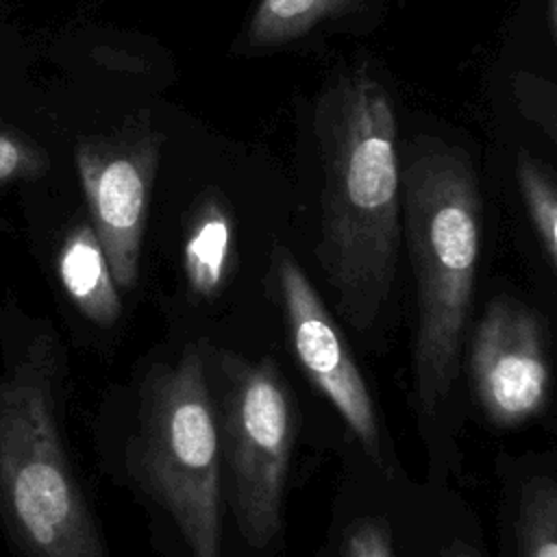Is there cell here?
<instances>
[{"label": "cell", "instance_id": "6da1fadb", "mask_svg": "<svg viewBox=\"0 0 557 557\" xmlns=\"http://www.w3.org/2000/svg\"><path fill=\"white\" fill-rule=\"evenodd\" d=\"M313 128L324 172L318 259L339 315L366 331L389 298L398 261L396 115L385 87L352 70L320 94Z\"/></svg>", "mask_w": 557, "mask_h": 557}, {"label": "cell", "instance_id": "7a4b0ae2", "mask_svg": "<svg viewBox=\"0 0 557 557\" xmlns=\"http://www.w3.org/2000/svg\"><path fill=\"white\" fill-rule=\"evenodd\" d=\"M405 237L416 276L413 394L433 416L459 376L474 294L481 196L470 157L437 137H413L400 168Z\"/></svg>", "mask_w": 557, "mask_h": 557}, {"label": "cell", "instance_id": "3957f363", "mask_svg": "<svg viewBox=\"0 0 557 557\" xmlns=\"http://www.w3.org/2000/svg\"><path fill=\"white\" fill-rule=\"evenodd\" d=\"M54 379L46 337L0 379V516L24 557H107L65 455Z\"/></svg>", "mask_w": 557, "mask_h": 557}, {"label": "cell", "instance_id": "277c9868", "mask_svg": "<svg viewBox=\"0 0 557 557\" xmlns=\"http://www.w3.org/2000/svg\"><path fill=\"white\" fill-rule=\"evenodd\" d=\"M131 466L174 520L191 557H220V440L202 352L157 368L141 396Z\"/></svg>", "mask_w": 557, "mask_h": 557}, {"label": "cell", "instance_id": "5b68a950", "mask_svg": "<svg viewBox=\"0 0 557 557\" xmlns=\"http://www.w3.org/2000/svg\"><path fill=\"white\" fill-rule=\"evenodd\" d=\"M215 374L213 409L233 516L244 540L265 548L283 524L285 481L298 435L296 403L270 359L218 352Z\"/></svg>", "mask_w": 557, "mask_h": 557}, {"label": "cell", "instance_id": "8992f818", "mask_svg": "<svg viewBox=\"0 0 557 557\" xmlns=\"http://www.w3.org/2000/svg\"><path fill=\"white\" fill-rule=\"evenodd\" d=\"M163 133L133 122L111 135L87 137L76 146V170L117 289L139 278L141 242L150 194L157 181Z\"/></svg>", "mask_w": 557, "mask_h": 557}, {"label": "cell", "instance_id": "52a82bcc", "mask_svg": "<svg viewBox=\"0 0 557 557\" xmlns=\"http://www.w3.org/2000/svg\"><path fill=\"white\" fill-rule=\"evenodd\" d=\"M272 276L296 359L363 450L381 466L383 440L370 389L318 289L283 246L272 250Z\"/></svg>", "mask_w": 557, "mask_h": 557}, {"label": "cell", "instance_id": "ba28073f", "mask_svg": "<svg viewBox=\"0 0 557 557\" xmlns=\"http://www.w3.org/2000/svg\"><path fill=\"white\" fill-rule=\"evenodd\" d=\"M470 376L487 420L518 426L546 407L550 368L542 318L511 296L494 298L470 344Z\"/></svg>", "mask_w": 557, "mask_h": 557}, {"label": "cell", "instance_id": "9c48e42d", "mask_svg": "<svg viewBox=\"0 0 557 557\" xmlns=\"http://www.w3.org/2000/svg\"><path fill=\"white\" fill-rule=\"evenodd\" d=\"M59 281L74 307L94 324L111 326L122 313L120 289L91 224H76L57 257Z\"/></svg>", "mask_w": 557, "mask_h": 557}, {"label": "cell", "instance_id": "30bf717a", "mask_svg": "<svg viewBox=\"0 0 557 557\" xmlns=\"http://www.w3.org/2000/svg\"><path fill=\"white\" fill-rule=\"evenodd\" d=\"M233 250V220L215 194H205L187 222L183 242V270L191 294L213 298L220 294Z\"/></svg>", "mask_w": 557, "mask_h": 557}, {"label": "cell", "instance_id": "8fae6325", "mask_svg": "<svg viewBox=\"0 0 557 557\" xmlns=\"http://www.w3.org/2000/svg\"><path fill=\"white\" fill-rule=\"evenodd\" d=\"M363 0H259L248 41L255 46H278L302 37L326 20L355 11Z\"/></svg>", "mask_w": 557, "mask_h": 557}, {"label": "cell", "instance_id": "7c38bea8", "mask_svg": "<svg viewBox=\"0 0 557 557\" xmlns=\"http://www.w3.org/2000/svg\"><path fill=\"white\" fill-rule=\"evenodd\" d=\"M513 535L518 557H557V487L550 476H537L522 490Z\"/></svg>", "mask_w": 557, "mask_h": 557}, {"label": "cell", "instance_id": "4fadbf2b", "mask_svg": "<svg viewBox=\"0 0 557 557\" xmlns=\"http://www.w3.org/2000/svg\"><path fill=\"white\" fill-rule=\"evenodd\" d=\"M516 178L550 268L557 263V187L548 165L531 152L520 150L516 161Z\"/></svg>", "mask_w": 557, "mask_h": 557}, {"label": "cell", "instance_id": "5bb4252c", "mask_svg": "<svg viewBox=\"0 0 557 557\" xmlns=\"http://www.w3.org/2000/svg\"><path fill=\"white\" fill-rule=\"evenodd\" d=\"M48 170L46 152L22 135L0 131V183L37 178Z\"/></svg>", "mask_w": 557, "mask_h": 557}, {"label": "cell", "instance_id": "9a60e30c", "mask_svg": "<svg viewBox=\"0 0 557 557\" xmlns=\"http://www.w3.org/2000/svg\"><path fill=\"white\" fill-rule=\"evenodd\" d=\"M339 557H394L387 522L381 518L355 520L344 533Z\"/></svg>", "mask_w": 557, "mask_h": 557}, {"label": "cell", "instance_id": "2e32d148", "mask_svg": "<svg viewBox=\"0 0 557 557\" xmlns=\"http://www.w3.org/2000/svg\"><path fill=\"white\" fill-rule=\"evenodd\" d=\"M442 557H479V553L468 546L466 542L461 540H453L444 550H442Z\"/></svg>", "mask_w": 557, "mask_h": 557}, {"label": "cell", "instance_id": "e0dca14e", "mask_svg": "<svg viewBox=\"0 0 557 557\" xmlns=\"http://www.w3.org/2000/svg\"><path fill=\"white\" fill-rule=\"evenodd\" d=\"M555 4H557V0H548V24H550L553 33H555Z\"/></svg>", "mask_w": 557, "mask_h": 557}]
</instances>
